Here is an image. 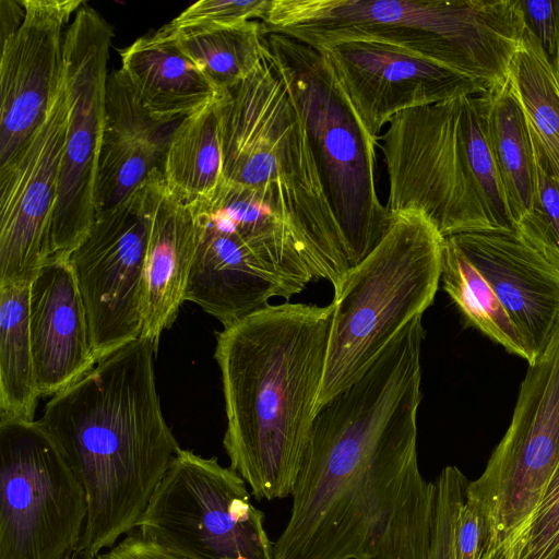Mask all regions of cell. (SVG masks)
Returning <instances> with one entry per match:
<instances>
[{
	"instance_id": "cell-11",
	"label": "cell",
	"mask_w": 559,
	"mask_h": 559,
	"mask_svg": "<svg viewBox=\"0 0 559 559\" xmlns=\"http://www.w3.org/2000/svg\"><path fill=\"white\" fill-rule=\"evenodd\" d=\"M248 488L216 457L181 449L135 530L194 559H274Z\"/></svg>"
},
{
	"instance_id": "cell-22",
	"label": "cell",
	"mask_w": 559,
	"mask_h": 559,
	"mask_svg": "<svg viewBox=\"0 0 559 559\" xmlns=\"http://www.w3.org/2000/svg\"><path fill=\"white\" fill-rule=\"evenodd\" d=\"M218 99L177 126L162 164L166 186L194 203H210L223 179Z\"/></svg>"
},
{
	"instance_id": "cell-2",
	"label": "cell",
	"mask_w": 559,
	"mask_h": 559,
	"mask_svg": "<svg viewBox=\"0 0 559 559\" xmlns=\"http://www.w3.org/2000/svg\"><path fill=\"white\" fill-rule=\"evenodd\" d=\"M334 305H269L216 332L229 467L257 500L292 495L318 412Z\"/></svg>"
},
{
	"instance_id": "cell-20",
	"label": "cell",
	"mask_w": 559,
	"mask_h": 559,
	"mask_svg": "<svg viewBox=\"0 0 559 559\" xmlns=\"http://www.w3.org/2000/svg\"><path fill=\"white\" fill-rule=\"evenodd\" d=\"M121 70L148 114L179 123L216 102L219 92L162 29L120 51Z\"/></svg>"
},
{
	"instance_id": "cell-18",
	"label": "cell",
	"mask_w": 559,
	"mask_h": 559,
	"mask_svg": "<svg viewBox=\"0 0 559 559\" xmlns=\"http://www.w3.org/2000/svg\"><path fill=\"white\" fill-rule=\"evenodd\" d=\"M29 334L38 392L53 396L97 364L72 265L48 261L29 288Z\"/></svg>"
},
{
	"instance_id": "cell-38",
	"label": "cell",
	"mask_w": 559,
	"mask_h": 559,
	"mask_svg": "<svg viewBox=\"0 0 559 559\" xmlns=\"http://www.w3.org/2000/svg\"><path fill=\"white\" fill-rule=\"evenodd\" d=\"M64 559H90L88 557H86L83 552H81L80 550H76L72 554H70L69 556H67Z\"/></svg>"
},
{
	"instance_id": "cell-21",
	"label": "cell",
	"mask_w": 559,
	"mask_h": 559,
	"mask_svg": "<svg viewBox=\"0 0 559 559\" xmlns=\"http://www.w3.org/2000/svg\"><path fill=\"white\" fill-rule=\"evenodd\" d=\"M487 96V140L515 228L530 212L535 192L533 136L508 80Z\"/></svg>"
},
{
	"instance_id": "cell-16",
	"label": "cell",
	"mask_w": 559,
	"mask_h": 559,
	"mask_svg": "<svg viewBox=\"0 0 559 559\" xmlns=\"http://www.w3.org/2000/svg\"><path fill=\"white\" fill-rule=\"evenodd\" d=\"M19 29L1 44L0 165L29 139L64 80V35L83 0H23Z\"/></svg>"
},
{
	"instance_id": "cell-1",
	"label": "cell",
	"mask_w": 559,
	"mask_h": 559,
	"mask_svg": "<svg viewBox=\"0 0 559 559\" xmlns=\"http://www.w3.org/2000/svg\"><path fill=\"white\" fill-rule=\"evenodd\" d=\"M421 317L313 419L274 559H427L436 485L419 471Z\"/></svg>"
},
{
	"instance_id": "cell-19",
	"label": "cell",
	"mask_w": 559,
	"mask_h": 559,
	"mask_svg": "<svg viewBox=\"0 0 559 559\" xmlns=\"http://www.w3.org/2000/svg\"><path fill=\"white\" fill-rule=\"evenodd\" d=\"M150 234L143 280L142 332L157 352L175 322L200 239L199 203L174 193L156 169L148 180Z\"/></svg>"
},
{
	"instance_id": "cell-36",
	"label": "cell",
	"mask_w": 559,
	"mask_h": 559,
	"mask_svg": "<svg viewBox=\"0 0 559 559\" xmlns=\"http://www.w3.org/2000/svg\"><path fill=\"white\" fill-rule=\"evenodd\" d=\"M1 44L10 38L23 22L25 10L20 1L1 0Z\"/></svg>"
},
{
	"instance_id": "cell-35",
	"label": "cell",
	"mask_w": 559,
	"mask_h": 559,
	"mask_svg": "<svg viewBox=\"0 0 559 559\" xmlns=\"http://www.w3.org/2000/svg\"><path fill=\"white\" fill-rule=\"evenodd\" d=\"M93 559H194L134 530Z\"/></svg>"
},
{
	"instance_id": "cell-3",
	"label": "cell",
	"mask_w": 559,
	"mask_h": 559,
	"mask_svg": "<svg viewBox=\"0 0 559 559\" xmlns=\"http://www.w3.org/2000/svg\"><path fill=\"white\" fill-rule=\"evenodd\" d=\"M155 353L146 338L129 343L53 395L38 419L84 487L79 550L90 559L136 528L181 450L160 409Z\"/></svg>"
},
{
	"instance_id": "cell-12",
	"label": "cell",
	"mask_w": 559,
	"mask_h": 559,
	"mask_svg": "<svg viewBox=\"0 0 559 559\" xmlns=\"http://www.w3.org/2000/svg\"><path fill=\"white\" fill-rule=\"evenodd\" d=\"M110 24L83 5L64 35L69 118L53 211L49 260H67L96 217L95 188L105 130Z\"/></svg>"
},
{
	"instance_id": "cell-33",
	"label": "cell",
	"mask_w": 559,
	"mask_h": 559,
	"mask_svg": "<svg viewBox=\"0 0 559 559\" xmlns=\"http://www.w3.org/2000/svg\"><path fill=\"white\" fill-rule=\"evenodd\" d=\"M524 21L550 60L559 32V0H520Z\"/></svg>"
},
{
	"instance_id": "cell-26",
	"label": "cell",
	"mask_w": 559,
	"mask_h": 559,
	"mask_svg": "<svg viewBox=\"0 0 559 559\" xmlns=\"http://www.w3.org/2000/svg\"><path fill=\"white\" fill-rule=\"evenodd\" d=\"M441 281L468 324L509 353L531 362L525 343L483 274L449 237L444 238Z\"/></svg>"
},
{
	"instance_id": "cell-29",
	"label": "cell",
	"mask_w": 559,
	"mask_h": 559,
	"mask_svg": "<svg viewBox=\"0 0 559 559\" xmlns=\"http://www.w3.org/2000/svg\"><path fill=\"white\" fill-rule=\"evenodd\" d=\"M534 142L535 192L531 210L515 228L531 245L559 266V177Z\"/></svg>"
},
{
	"instance_id": "cell-15",
	"label": "cell",
	"mask_w": 559,
	"mask_h": 559,
	"mask_svg": "<svg viewBox=\"0 0 559 559\" xmlns=\"http://www.w3.org/2000/svg\"><path fill=\"white\" fill-rule=\"evenodd\" d=\"M318 50L329 59L364 128L378 144L383 128L404 110L488 92L461 72L388 44L356 40Z\"/></svg>"
},
{
	"instance_id": "cell-17",
	"label": "cell",
	"mask_w": 559,
	"mask_h": 559,
	"mask_svg": "<svg viewBox=\"0 0 559 559\" xmlns=\"http://www.w3.org/2000/svg\"><path fill=\"white\" fill-rule=\"evenodd\" d=\"M449 238L488 282L533 364L559 330V266L516 229L468 231Z\"/></svg>"
},
{
	"instance_id": "cell-24",
	"label": "cell",
	"mask_w": 559,
	"mask_h": 559,
	"mask_svg": "<svg viewBox=\"0 0 559 559\" xmlns=\"http://www.w3.org/2000/svg\"><path fill=\"white\" fill-rule=\"evenodd\" d=\"M29 285H0V420H35L38 392L29 334Z\"/></svg>"
},
{
	"instance_id": "cell-8",
	"label": "cell",
	"mask_w": 559,
	"mask_h": 559,
	"mask_svg": "<svg viewBox=\"0 0 559 559\" xmlns=\"http://www.w3.org/2000/svg\"><path fill=\"white\" fill-rule=\"evenodd\" d=\"M443 241L423 215H392L379 245L334 293L319 406L355 382L390 341L433 302Z\"/></svg>"
},
{
	"instance_id": "cell-27",
	"label": "cell",
	"mask_w": 559,
	"mask_h": 559,
	"mask_svg": "<svg viewBox=\"0 0 559 559\" xmlns=\"http://www.w3.org/2000/svg\"><path fill=\"white\" fill-rule=\"evenodd\" d=\"M163 157L150 144L105 128L95 188L96 215L129 200L156 169L162 170Z\"/></svg>"
},
{
	"instance_id": "cell-9",
	"label": "cell",
	"mask_w": 559,
	"mask_h": 559,
	"mask_svg": "<svg viewBox=\"0 0 559 559\" xmlns=\"http://www.w3.org/2000/svg\"><path fill=\"white\" fill-rule=\"evenodd\" d=\"M559 465V330L530 364L510 426L465 497L486 525L481 559H510Z\"/></svg>"
},
{
	"instance_id": "cell-7",
	"label": "cell",
	"mask_w": 559,
	"mask_h": 559,
	"mask_svg": "<svg viewBox=\"0 0 559 559\" xmlns=\"http://www.w3.org/2000/svg\"><path fill=\"white\" fill-rule=\"evenodd\" d=\"M262 46L302 120L352 269L379 245L392 219L376 185L379 144L322 51L276 33H264Z\"/></svg>"
},
{
	"instance_id": "cell-10",
	"label": "cell",
	"mask_w": 559,
	"mask_h": 559,
	"mask_svg": "<svg viewBox=\"0 0 559 559\" xmlns=\"http://www.w3.org/2000/svg\"><path fill=\"white\" fill-rule=\"evenodd\" d=\"M87 519L84 487L39 420H0V559H64Z\"/></svg>"
},
{
	"instance_id": "cell-4",
	"label": "cell",
	"mask_w": 559,
	"mask_h": 559,
	"mask_svg": "<svg viewBox=\"0 0 559 559\" xmlns=\"http://www.w3.org/2000/svg\"><path fill=\"white\" fill-rule=\"evenodd\" d=\"M261 23L317 49L356 40L400 47L488 91L507 82L526 26L520 0H271Z\"/></svg>"
},
{
	"instance_id": "cell-37",
	"label": "cell",
	"mask_w": 559,
	"mask_h": 559,
	"mask_svg": "<svg viewBox=\"0 0 559 559\" xmlns=\"http://www.w3.org/2000/svg\"><path fill=\"white\" fill-rule=\"evenodd\" d=\"M549 62L551 64L554 76H555V80H556V83H557V86L559 90V32H558V40H557L556 51H555L554 57L549 60Z\"/></svg>"
},
{
	"instance_id": "cell-31",
	"label": "cell",
	"mask_w": 559,
	"mask_h": 559,
	"mask_svg": "<svg viewBox=\"0 0 559 559\" xmlns=\"http://www.w3.org/2000/svg\"><path fill=\"white\" fill-rule=\"evenodd\" d=\"M456 466H445L435 480L436 499L427 559H456L455 527L468 484Z\"/></svg>"
},
{
	"instance_id": "cell-14",
	"label": "cell",
	"mask_w": 559,
	"mask_h": 559,
	"mask_svg": "<svg viewBox=\"0 0 559 559\" xmlns=\"http://www.w3.org/2000/svg\"><path fill=\"white\" fill-rule=\"evenodd\" d=\"M68 118L63 80L40 126L0 165V285H29L49 260Z\"/></svg>"
},
{
	"instance_id": "cell-28",
	"label": "cell",
	"mask_w": 559,
	"mask_h": 559,
	"mask_svg": "<svg viewBox=\"0 0 559 559\" xmlns=\"http://www.w3.org/2000/svg\"><path fill=\"white\" fill-rule=\"evenodd\" d=\"M179 123H162L155 120L135 95L121 69L108 74L105 96L106 129L143 141L164 155Z\"/></svg>"
},
{
	"instance_id": "cell-34",
	"label": "cell",
	"mask_w": 559,
	"mask_h": 559,
	"mask_svg": "<svg viewBox=\"0 0 559 559\" xmlns=\"http://www.w3.org/2000/svg\"><path fill=\"white\" fill-rule=\"evenodd\" d=\"M486 543V525L477 504L465 497L455 527L456 559H481Z\"/></svg>"
},
{
	"instance_id": "cell-5",
	"label": "cell",
	"mask_w": 559,
	"mask_h": 559,
	"mask_svg": "<svg viewBox=\"0 0 559 559\" xmlns=\"http://www.w3.org/2000/svg\"><path fill=\"white\" fill-rule=\"evenodd\" d=\"M487 92L411 108L379 136L391 215L415 212L442 237L513 230L487 140Z\"/></svg>"
},
{
	"instance_id": "cell-25",
	"label": "cell",
	"mask_w": 559,
	"mask_h": 559,
	"mask_svg": "<svg viewBox=\"0 0 559 559\" xmlns=\"http://www.w3.org/2000/svg\"><path fill=\"white\" fill-rule=\"evenodd\" d=\"M508 81L525 114L533 140L559 177V90L549 59L527 26L510 63Z\"/></svg>"
},
{
	"instance_id": "cell-6",
	"label": "cell",
	"mask_w": 559,
	"mask_h": 559,
	"mask_svg": "<svg viewBox=\"0 0 559 559\" xmlns=\"http://www.w3.org/2000/svg\"><path fill=\"white\" fill-rule=\"evenodd\" d=\"M223 178L262 193L302 236L337 290L350 270L302 120L265 57L218 98Z\"/></svg>"
},
{
	"instance_id": "cell-32",
	"label": "cell",
	"mask_w": 559,
	"mask_h": 559,
	"mask_svg": "<svg viewBox=\"0 0 559 559\" xmlns=\"http://www.w3.org/2000/svg\"><path fill=\"white\" fill-rule=\"evenodd\" d=\"M271 0H201L171 20V27L225 25L262 21Z\"/></svg>"
},
{
	"instance_id": "cell-13",
	"label": "cell",
	"mask_w": 559,
	"mask_h": 559,
	"mask_svg": "<svg viewBox=\"0 0 559 559\" xmlns=\"http://www.w3.org/2000/svg\"><path fill=\"white\" fill-rule=\"evenodd\" d=\"M148 180L121 205L97 214L69 258L97 362L141 336Z\"/></svg>"
},
{
	"instance_id": "cell-30",
	"label": "cell",
	"mask_w": 559,
	"mask_h": 559,
	"mask_svg": "<svg viewBox=\"0 0 559 559\" xmlns=\"http://www.w3.org/2000/svg\"><path fill=\"white\" fill-rule=\"evenodd\" d=\"M510 559H559V465L516 539Z\"/></svg>"
},
{
	"instance_id": "cell-23",
	"label": "cell",
	"mask_w": 559,
	"mask_h": 559,
	"mask_svg": "<svg viewBox=\"0 0 559 559\" xmlns=\"http://www.w3.org/2000/svg\"><path fill=\"white\" fill-rule=\"evenodd\" d=\"M224 92L247 79L264 58L261 21L160 28Z\"/></svg>"
}]
</instances>
